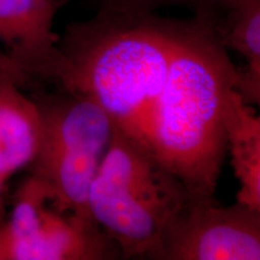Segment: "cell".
<instances>
[{"label": "cell", "mask_w": 260, "mask_h": 260, "mask_svg": "<svg viewBox=\"0 0 260 260\" xmlns=\"http://www.w3.org/2000/svg\"><path fill=\"white\" fill-rule=\"evenodd\" d=\"M240 73L212 22L178 18L153 113L151 152L194 200L214 197L226 154V104Z\"/></svg>", "instance_id": "obj_1"}, {"label": "cell", "mask_w": 260, "mask_h": 260, "mask_svg": "<svg viewBox=\"0 0 260 260\" xmlns=\"http://www.w3.org/2000/svg\"><path fill=\"white\" fill-rule=\"evenodd\" d=\"M178 18L99 9L59 35L54 82L92 98L116 129L151 151L155 104L170 61Z\"/></svg>", "instance_id": "obj_2"}, {"label": "cell", "mask_w": 260, "mask_h": 260, "mask_svg": "<svg viewBox=\"0 0 260 260\" xmlns=\"http://www.w3.org/2000/svg\"><path fill=\"white\" fill-rule=\"evenodd\" d=\"M193 200L149 149L115 130L88 194L90 216L126 259H161L165 240Z\"/></svg>", "instance_id": "obj_3"}, {"label": "cell", "mask_w": 260, "mask_h": 260, "mask_svg": "<svg viewBox=\"0 0 260 260\" xmlns=\"http://www.w3.org/2000/svg\"><path fill=\"white\" fill-rule=\"evenodd\" d=\"M40 110L42 139L29 170L61 209L90 216V186L116 126L105 110L84 94L60 88L32 96Z\"/></svg>", "instance_id": "obj_4"}, {"label": "cell", "mask_w": 260, "mask_h": 260, "mask_svg": "<svg viewBox=\"0 0 260 260\" xmlns=\"http://www.w3.org/2000/svg\"><path fill=\"white\" fill-rule=\"evenodd\" d=\"M121 258L115 242L89 216L61 209L37 177L16 191L0 224V260H102Z\"/></svg>", "instance_id": "obj_5"}, {"label": "cell", "mask_w": 260, "mask_h": 260, "mask_svg": "<svg viewBox=\"0 0 260 260\" xmlns=\"http://www.w3.org/2000/svg\"><path fill=\"white\" fill-rule=\"evenodd\" d=\"M162 260H260V213L236 201L191 200L169 232Z\"/></svg>", "instance_id": "obj_6"}, {"label": "cell", "mask_w": 260, "mask_h": 260, "mask_svg": "<svg viewBox=\"0 0 260 260\" xmlns=\"http://www.w3.org/2000/svg\"><path fill=\"white\" fill-rule=\"evenodd\" d=\"M63 0H0V41L29 74L54 80L60 61L54 17Z\"/></svg>", "instance_id": "obj_7"}, {"label": "cell", "mask_w": 260, "mask_h": 260, "mask_svg": "<svg viewBox=\"0 0 260 260\" xmlns=\"http://www.w3.org/2000/svg\"><path fill=\"white\" fill-rule=\"evenodd\" d=\"M15 84L0 86V184L37 157L42 139L40 110Z\"/></svg>", "instance_id": "obj_8"}, {"label": "cell", "mask_w": 260, "mask_h": 260, "mask_svg": "<svg viewBox=\"0 0 260 260\" xmlns=\"http://www.w3.org/2000/svg\"><path fill=\"white\" fill-rule=\"evenodd\" d=\"M226 152L239 182L236 201L260 213V115L234 89L225 110Z\"/></svg>", "instance_id": "obj_9"}, {"label": "cell", "mask_w": 260, "mask_h": 260, "mask_svg": "<svg viewBox=\"0 0 260 260\" xmlns=\"http://www.w3.org/2000/svg\"><path fill=\"white\" fill-rule=\"evenodd\" d=\"M214 28L228 50L245 58L237 90L255 106L260 102V0H225Z\"/></svg>", "instance_id": "obj_10"}, {"label": "cell", "mask_w": 260, "mask_h": 260, "mask_svg": "<svg viewBox=\"0 0 260 260\" xmlns=\"http://www.w3.org/2000/svg\"><path fill=\"white\" fill-rule=\"evenodd\" d=\"M225 0H98L99 9L124 15L157 14L165 8H183L193 16L214 24L222 12Z\"/></svg>", "instance_id": "obj_11"}, {"label": "cell", "mask_w": 260, "mask_h": 260, "mask_svg": "<svg viewBox=\"0 0 260 260\" xmlns=\"http://www.w3.org/2000/svg\"><path fill=\"white\" fill-rule=\"evenodd\" d=\"M34 81V76L15 59L8 51H0V86L15 84L19 88H27Z\"/></svg>", "instance_id": "obj_12"}, {"label": "cell", "mask_w": 260, "mask_h": 260, "mask_svg": "<svg viewBox=\"0 0 260 260\" xmlns=\"http://www.w3.org/2000/svg\"><path fill=\"white\" fill-rule=\"evenodd\" d=\"M3 190H4V186H2V184H0V224H2L6 219L5 201H4V197H3Z\"/></svg>", "instance_id": "obj_13"}, {"label": "cell", "mask_w": 260, "mask_h": 260, "mask_svg": "<svg viewBox=\"0 0 260 260\" xmlns=\"http://www.w3.org/2000/svg\"><path fill=\"white\" fill-rule=\"evenodd\" d=\"M255 110H256V111H258V113L260 115V102L255 105Z\"/></svg>", "instance_id": "obj_14"}]
</instances>
